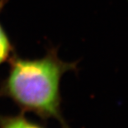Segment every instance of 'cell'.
<instances>
[{"label": "cell", "mask_w": 128, "mask_h": 128, "mask_svg": "<svg viewBox=\"0 0 128 128\" xmlns=\"http://www.w3.org/2000/svg\"><path fill=\"white\" fill-rule=\"evenodd\" d=\"M8 0H0V14ZM15 47L0 22V66L8 62L14 55Z\"/></svg>", "instance_id": "cell-3"}, {"label": "cell", "mask_w": 128, "mask_h": 128, "mask_svg": "<svg viewBox=\"0 0 128 128\" xmlns=\"http://www.w3.org/2000/svg\"><path fill=\"white\" fill-rule=\"evenodd\" d=\"M8 62L7 75L0 81V98L12 101L22 113H32L42 121L56 120L61 128H70L62 115L60 81L66 72L78 70V62H64L54 46L42 58L15 53Z\"/></svg>", "instance_id": "cell-1"}, {"label": "cell", "mask_w": 128, "mask_h": 128, "mask_svg": "<svg viewBox=\"0 0 128 128\" xmlns=\"http://www.w3.org/2000/svg\"><path fill=\"white\" fill-rule=\"evenodd\" d=\"M0 128H46L45 126L28 119L21 112L17 115H1Z\"/></svg>", "instance_id": "cell-2"}]
</instances>
